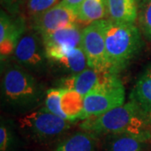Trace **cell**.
Returning a JSON list of instances; mask_svg holds the SVG:
<instances>
[{
  "mask_svg": "<svg viewBox=\"0 0 151 151\" xmlns=\"http://www.w3.org/2000/svg\"><path fill=\"white\" fill-rule=\"evenodd\" d=\"M106 52L109 73L117 74L129 64L142 45L140 29L135 24L104 19Z\"/></svg>",
  "mask_w": 151,
  "mask_h": 151,
  "instance_id": "obj_1",
  "label": "cell"
},
{
  "mask_svg": "<svg viewBox=\"0 0 151 151\" xmlns=\"http://www.w3.org/2000/svg\"><path fill=\"white\" fill-rule=\"evenodd\" d=\"M150 116L131 101L97 117L86 119L79 124L82 131L94 134H116L121 133H140L147 131Z\"/></svg>",
  "mask_w": 151,
  "mask_h": 151,
  "instance_id": "obj_2",
  "label": "cell"
},
{
  "mask_svg": "<svg viewBox=\"0 0 151 151\" xmlns=\"http://www.w3.org/2000/svg\"><path fill=\"white\" fill-rule=\"evenodd\" d=\"M2 92L7 103L15 107H29L37 103L42 90L37 81L24 67L8 65L2 78Z\"/></svg>",
  "mask_w": 151,
  "mask_h": 151,
  "instance_id": "obj_3",
  "label": "cell"
},
{
  "mask_svg": "<svg viewBox=\"0 0 151 151\" xmlns=\"http://www.w3.org/2000/svg\"><path fill=\"white\" fill-rule=\"evenodd\" d=\"M71 124L70 121L44 108L28 113L19 120L22 133L36 142L51 141L58 138L70 129Z\"/></svg>",
  "mask_w": 151,
  "mask_h": 151,
  "instance_id": "obj_4",
  "label": "cell"
},
{
  "mask_svg": "<svg viewBox=\"0 0 151 151\" xmlns=\"http://www.w3.org/2000/svg\"><path fill=\"white\" fill-rule=\"evenodd\" d=\"M125 89L117 74H113L103 85L84 96L81 121L97 117L124 104Z\"/></svg>",
  "mask_w": 151,
  "mask_h": 151,
  "instance_id": "obj_5",
  "label": "cell"
},
{
  "mask_svg": "<svg viewBox=\"0 0 151 151\" xmlns=\"http://www.w3.org/2000/svg\"><path fill=\"white\" fill-rule=\"evenodd\" d=\"M81 47L86 54L89 68L108 72L104 19L90 24L82 29Z\"/></svg>",
  "mask_w": 151,
  "mask_h": 151,
  "instance_id": "obj_6",
  "label": "cell"
},
{
  "mask_svg": "<svg viewBox=\"0 0 151 151\" xmlns=\"http://www.w3.org/2000/svg\"><path fill=\"white\" fill-rule=\"evenodd\" d=\"M18 64L25 70H40L49 61L43 40L34 30L25 31L14 52Z\"/></svg>",
  "mask_w": 151,
  "mask_h": 151,
  "instance_id": "obj_7",
  "label": "cell"
},
{
  "mask_svg": "<svg viewBox=\"0 0 151 151\" xmlns=\"http://www.w3.org/2000/svg\"><path fill=\"white\" fill-rule=\"evenodd\" d=\"M42 38L48 60L55 59L72 49L81 47L82 29L78 23L70 24Z\"/></svg>",
  "mask_w": 151,
  "mask_h": 151,
  "instance_id": "obj_8",
  "label": "cell"
},
{
  "mask_svg": "<svg viewBox=\"0 0 151 151\" xmlns=\"http://www.w3.org/2000/svg\"><path fill=\"white\" fill-rule=\"evenodd\" d=\"M74 23H78L76 12L62 2L48 10L31 17L32 30L41 37Z\"/></svg>",
  "mask_w": 151,
  "mask_h": 151,
  "instance_id": "obj_9",
  "label": "cell"
},
{
  "mask_svg": "<svg viewBox=\"0 0 151 151\" xmlns=\"http://www.w3.org/2000/svg\"><path fill=\"white\" fill-rule=\"evenodd\" d=\"M10 16L6 11L0 14V56L1 61L14 54L17 44L26 31V24L21 16Z\"/></svg>",
  "mask_w": 151,
  "mask_h": 151,
  "instance_id": "obj_10",
  "label": "cell"
},
{
  "mask_svg": "<svg viewBox=\"0 0 151 151\" xmlns=\"http://www.w3.org/2000/svg\"><path fill=\"white\" fill-rule=\"evenodd\" d=\"M113 73L101 72L92 68H86L76 75H70L63 77L57 82L59 88L72 90L86 96L87 93L95 90L108 81Z\"/></svg>",
  "mask_w": 151,
  "mask_h": 151,
  "instance_id": "obj_11",
  "label": "cell"
},
{
  "mask_svg": "<svg viewBox=\"0 0 151 151\" xmlns=\"http://www.w3.org/2000/svg\"><path fill=\"white\" fill-rule=\"evenodd\" d=\"M150 138V134L148 131L111 134L106 151H141Z\"/></svg>",
  "mask_w": 151,
  "mask_h": 151,
  "instance_id": "obj_12",
  "label": "cell"
},
{
  "mask_svg": "<svg viewBox=\"0 0 151 151\" xmlns=\"http://www.w3.org/2000/svg\"><path fill=\"white\" fill-rule=\"evenodd\" d=\"M109 19L118 23L135 24L139 14V0H107Z\"/></svg>",
  "mask_w": 151,
  "mask_h": 151,
  "instance_id": "obj_13",
  "label": "cell"
},
{
  "mask_svg": "<svg viewBox=\"0 0 151 151\" xmlns=\"http://www.w3.org/2000/svg\"><path fill=\"white\" fill-rule=\"evenodd\" d=\"M49 62L70 75L78 74L88 68L87 59L82 47L68 50L59 57L49 60Z\"/></svg>",
  "mask_w": 151,
  "mask_h": 151,
  "instance_id": "obj_14",
  "label": "cell"
},
{
  "mask_svg": "<svg viewBox=\"0 0 151 151\" xmlns=\"http://www.w3.org/2000/svg\"><path fill=\"white\" fill-rule=\"evenodd\" d=\"M130 100L136 103L149 116H151V65L139 77L130 94Z\"/></svg>",
  "mask_w": 151,
  "mask_h": 151,
  "instance_id": "obj_15",
  "label": "cell"
},
{
  "mask_svg": "<svg viewBox=\"0 0 151 151\" xmlns=\"http://www.w3.org/2000/svg\"><path fill=\"white\" fill-rule=\"evenodd\" d=\"M97 135L81 131L70 135L51 151H96Z\"/></svg>",
  "mask_w": 151,
  "mask_h": 151,
  "instance_id": "obj_16",
  "label": "cell"
},
{
  "mask_svg": "<svg viewBox=\"0 0 151 151\" xmlns=\"http://www.w3.org/2000/svg\"><path fill=\"white\" fill-rule=\"evenodd\" d=\"M76 14L78 23L86 25L105 19L108 15L107 0H84Z\"/></svg>",
  "mask_w": 151,
  "mask_h": 151,
  "instance_id": "obj_17",
  "label": "cell"
},
{
  "mask_svg": "<svg viewBox=\"0 0 151 151\" xmlns=\"http://www.w3.org/2000/svg\"><path fill=\"white\" fill-rule=\"evenodd\" d=\"M83 105L84 96L72 90L63 89L60 99V108L66 120L71 123L80 120L83 111Z\"/></svg>",
  "mask_w": 151,
  "mask_h": 151,
  "instance_id": "obj_18",
  "label": "cell"
},
{
  "mask_svg": "<svg viewBox=\"0 0 151 151\" xmlns=\"http://www.w3.org/2000/svg\"><path fill=\"white\" fill-rule=\"evenodd\" d=\"M138 23L142 33L151 40V0L139 1Z\"/></svg>",
  "mask_w": 151,
  "mask_h": 151,
  "instance_id": "obj_19",
  "label": "cell"
},
{
  "mask_svg": "<svg viewBox=\"0 0 151 151\" xmlns=\"http://www.w3.org/2000/svg\"><path fill=\"white\" fill-rule=\"evenodd\" d=\"M63 89L59 87H53L48 89L45 97V107L48 112L65 119V115L60 108V99ZM66 120V119H65Z\"/></svg>",
  "mask_w": 151,
  "mask_h": 151,
  "instance_id": "obj_20",
  "label": "cell"
},
{
  "mask_svg": "<svg viewBox=\"0 0 151 151\" xmlns=\"http://www.w3.org/2000/svg\"><path fill=\"white\" fill-rule=\"evenodd\" d=\"M17 137L10 124L1 120L0 151H16Z\"/></svg>",
  "mask_w": 151,
  "mask_h": 151,
  "instance_id": "obj_21",
  "label": "cell"
},
{
  "mask_svg": "<svg viewBox=\"0 0 151 151\" xmlns=\"http://www.w3.org/2000/svg\"><path fill=\"white\" fill-rule=\"evenodd\" d=\"M61 0H28L27 10L29 16L34 17L59 4Z\"/></svg>",
  "mask_w": 151,
  "mask_h": 151,
  "instance_id": "obj_22",
  "label": "cell"
},
{
  "mask_svg": "<svg viewBox=\"0 0 151 151\" xmlns=\"http://www.w3.org/2000/svg\"><path fill=\"white\" fill-rule=\"evenodd\" d=\"M25 0H1V4L10 14L16 15Z\"/></svg>",
  "mask_w": 151,
  "mask_h": 151,
  "instance_id": "obj_23",
  "label": "cell"
},
{
  "mask_svg": "<svg viewBox=\"0 0 151 151\" xmlns=\"http://www.w3.org/2000/svg\"><path fill=\"white\" fill-rule=\"evenodd\" d=\"M83 1L84 0H61L60 2H62L67 7H69L71 9L75 10L77 13V10L81 4L83 3Z\"/></svg>",
  "mask_w": 151,
  "mask_h": 151,
  "instance_id": "obj_24",
  "label": "cell"
}]
</instances>
